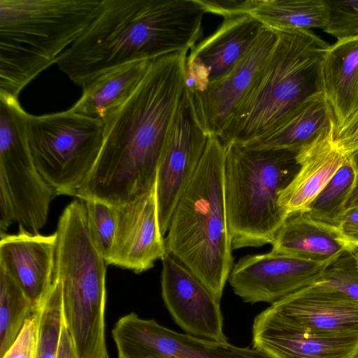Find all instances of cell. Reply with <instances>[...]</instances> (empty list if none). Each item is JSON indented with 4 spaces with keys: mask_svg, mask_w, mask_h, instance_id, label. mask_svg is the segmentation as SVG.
Segmentation results:
<instances>
[{
    "mask_svg": "<svg viewBox=\"0 0 358 358\" xmlns=\"http://www.w3.org/2000/svg\"><path fill=\"white\" fill-rule=\"evenodd\" d=\"M187 52L151 61L131 96L103 121L101 150L75 197L118 206L156 184L169 125L186 94Z\"/></svg>",
    "mask_w": 358,
    "mask_h": 358,
    "instance_id": "1",
    "label": "cell"
},
{
    "mask_svg": "<svg viewBox=\"0 0 358 358\" xmlns=\"http://www.w3.org/2000/svg\"><path fill=\"white\" fill-rule=\"evenodd\" d=\"M207 13L198 0H102L95 18L56 60L82 86L125 64L193 48Z\"/></svg>",
    "mask_w": 358,
    "mask_h": 358,
    "instance_id": "2",
    "label": "cell"
},
{
    "mask_svg": "<svg viewBox=\"0 0 358 358\" xmlns=\"http://www.w3.org/2000/svg\"><path fill=\"white\" fill-rule=\"evenodd\" d=\"M225 146L208 136L199 164L172 215L167 252L220 301L234 266L224 198Z\"/></svg>",
    "mask_w": 358,
    "mask_h": 358,
    "instance_id": "3",
    "label": "cell"
},
{
    "mask_svg": "<svg viewBox=\"0 0 358 358\" xmlns=\"http://www.w3.org/2000/svg\"><path fill=\"white\" fill-rule=\"evenodd\" d=\"M275 31L267 59L220 137L224 145H246L269 135L322 93L321 62L329 45L310 29Z\"/></svg>",
    "mask_w": 358,
    "mask_h": 358,
    "instance_id": "4",
    "label": "cell"
},
{
    "mask_svg": "<svg viewBox=\"0 0 358 358\" xmlns=\"http://www.w3.org/2000/svg\"><path fill=\"white\" fill-rule=\"evenodd\" d=\"M102 0H0V93L17 97L86 30Z\"/></svg>",
    "mask_w": 358,
    "mask_h": 358,
    "instance_id": "5",
    "label": "cell"
},
{
    "mask_svg": "<svg viewBox=\"0 0 358 358\" xmlns=\"http://www.w3.org/2000/svg\"><path fill=\"white\" fill-rule=\"evenodd\" d=\"M55 276L62 284L64 323L77 358H103L106 262L90 238L85 202L71 201L57 224Z\"/></svg>",
    "mask_w": 358,
    "mask_h": 358,
    "instance_id": "6",
    "label": "cell"
},
{
    "mask_svg": "<svg viewBox=\"0 0 358 358\" xmlns=\"http://www.w3.org/2000/svg\"><path fill=\"white\" fill-rule=\"evenodd\" d=\"M224 146V198L232 249L271 243L288 216L278 200L299 169L298 152Z\"/></svg>",
    "mask_w": 358,
    "mask_h": 358,
    "instance_id": "7",
    "label": "cell"
},
{
    "mask_svg": "<svg viewBox=\"0 0 358 358\" xmlns=\"http://www.w3.org/2000/svg\"><path fill=\"white\" fill-rule=\"evenodd\" d=\"M104 122L71 108L28 115L31 152L41 176L57 194L73 196L94 166L103 143Z\"/></svg>",
    "mask_w": 358,
    "mask_h": 358,
    "instance_id": "8",
    "label": "cell"
},
{
    "mask_svg": "<svg viewBox=\"0 0 358 358\" xmlns=\"http://www.w3.org/2000/svg\"><path fill=\"white\" fill-rule=\"evenodd\" d=\"M28 115L17 97L0 93V199L10 203L19 227L36 234L47 222L56 193L35 165Z\"/></svg>",
    "mask_w": 358,
    "mask_h": 358,
    "instance_id": "9",
    "label": "cell"
},
{
    "mask_svg": "<svg viewBox=\"0 0 358 358\" xmlns=\"http://www.w3.org/2000/svg\"><path fill=\"white\" fill-rule=\"evenodd\" d=\"M118 358H271L263 352L180 334L131 313L112 329Z\"/></svg>",
    "mask_w": 358,
    "mask_h": 358,
    "instance_id": "10",
    "label": "cell"
},
{
    "mask_svg": "<svg viewBox=\"0 0 358 358\" xmlns=\"http://www.w3.org/2000/svg\"><path fill=\"white\" fill-rule=\"evenodd\" d=\"M207 141L208 136L191 116L185 94L169 125L157 167L158 215L164 236L177 203L199 164Z\"/></svg>",
    "mask_w": 358,
    "mask_h": 358,
    "instance_id": "11",
    "label": "cell"
},
{
    "mask_svg": "<svg viewBox=\"0 0 358 358\" xmlns=\"http://www.w3.org/2000/svg\"><path fill=\"white\" fill-rule=\"evenodd\" d=\"M331 263H315L273 252L246 255L228 278L235 294L250 303L275 301L315 283Z\"/></svg>",
    "mask_w": 358,
    "mask_h": 358,
    "instance_id": "12",
    "label": "cell"
},
{
    "mask_svg": "<svg viewBox=\"0 0 358 358\" xmlns=\"http://www.w3.org/2000/svg\"><path fill=\"white\" fill-rule=\"evenodd\" d=\"M276 38V32L265 27L255 45L229 74L200 92L186 91L191 116L208 136L220 138L223 134L262 69Z\"/></svg>",
    "mask_w": 358,
    "mask_h": 358,
    "instance_id": "13",
    "label": "cell"
},
{
    "mask_svg": "<svg viewBox=\"0 0 358 358\" xmlns=\"http://www.w3.org/2000/svg\"><path fill=\"white\" fill-rule=\"evenodd\" d=\"M162 296L176 323L186 334L226 342L218 300L193 273L172 255L161 259Z\"/></svg>",
    "mask_w": 358,
    "mask_h": 358,
    "instance_id": "14",
    "label": "cell"
},
{
    "mask_svg": "<svg viewBox=\"0 0 358 358\" xmlns=\"http://www.w3.org/2000/svg\"><path fill=\"white\" fill-rule=\"evenodd\" d=\"M264 28L248 15L224 18L220 27L192 48L187 57V92H200L229 74L253 48Z\"/></svg>",
    "mask_w": 358,
    "mask_h": 358,
    "instance_id": "15",
    "label": "cell"
},
{
    "mask_svg": "<svg viewBox=\"0 0 358 358\" xmlns=\"http://www.w3.org/2000/svg\"><path fill=\"white\" fill-rule=\"evenodd\" d=\"M264 312L308 332L327 336H358V301L317 284L276 301Z\"/></svg>",
    "mask_w": 358,
    "mask_h": 358,
    "instance_id": "16",
    "label": "cell"
},
{
    "mask_svg": "<svg viewBox=\"0 0 358 358\" xmlns=\"http://www.w3.org/2000/svg\"><path fill=\"white\" fill-rule=\"evenodd\" d=\"M116 231L107 264L140 273L167 253L158 215L156 184L134 201L115 206Z\"/></svg>",
    "mask_w": 358,
    "mask_h": 358,
    "instance_id": "17",
    "label": "cell"
},
{
    "mask_svg": "<svg viewBox=\"0 0 358 358\" xmlns=\"http://www.w3.org/2000/svg\"><path fill=\"white\" fill-rule=\"evenodd\" d=\"M57 235H41L19 227L16 234L1 233L0 267L19 285L36 310L55 279Z\"/></svg>",
    "mask_w": 358,
    "mask_h": 358,
    "instance_id": "18",
    "label": "cell"
},
{
    "mask_svg": "<svg viewBox=\"0 0 358 358\" xmlns=\"http://www.w3.org/2000/svg\"><path fill=\"white\" fill-rule=\"evenodd\" d=\"M252 348L271 358H356L358 336L318 335L264 311L252 324Z\"/></svg>",
    "mask_w": 358,
    "mask_h": 358,
    "instance_id": "19",
    "label": "cell"
},
{
    "mask_svg": "<svg viewBox=\"0 0 358 358\" xmlns=\"http://www.w3.org/2000/svg\"><path fill=\"white\" fill-rule=\"evenodd\" d=\"M207 13L223 18L248 15L274 31L324 28V0H199Z\"/></svg>",
    "mask_w": 358,
    "mask_h": 358,
    "instance_id": "20",
    "label": "cell"
},
{
    "mask_svg": "<svg viewBox=\"0 0 358 358\" xmlns=\"http://www.w3.org/2000/svg\"><path fill=\"white\" fill-rule=\"evenodd\" d=\"M336 131V127L298 152L299 169L278 200L287 215L306 212L345 160L334 143Z\"/></svg>",
    "mask_w": 358,
    "mask_h": 358,
    "instance_id": "21",
    "label": "cell"
},
{
    "mask_svg": "<svg viewBox=\"0 0 358 358\" xmlns=\"http://www.w3.org/2000/svg\"><path fill=\"white\" fill-rule=\"evenodd\" d=\"M271 244L273 252L320 264L332 263L346 252H356L336 226L302 211L288 215Z\"/></svg>",
    "mask_w": 358,
    "mask_h": 358,
    "instance_id": "22",
    "label": "cell"
},
{
    "mask_svg": "<svg viewBox=\"0 0 358 358\" xmlns=\"http://www.w3.org/2000/svg\"><path fill=\"white\" fill-rule=\"evenodd\" d=\"M321 84L339 131L358 113V37L327 48L321 62Z\"/></svg>",
    "mask_w": 358,
    "mask_h": 358,
    "instance_id": "23",
    "label": "cell"
},
{
    "mask_svg": "<svg viewBox=\"0 0 358 358\" xmlns=\"http://www.w3.org/2000/svg\"><path fill=\"white\" fill-rule=\"evenodd\" d=\"M150 62H134L96 76L82 85V95L71 109L78 114L104 121L131 96Z\"/></svg>",
    "mask_w": 358,
    "mask_h": 358,
    "instance_id": "24",
    "label": "cell"
},
{
    "mask_svg": "<svg viewBox=\"0 0 358 358\" xmlns=\"http://www.w3.org/2000/svg\"><path fill=\"white\" fill-rule=\"evenodd\" d=\"M335 127L333 111L322 93L305 102L273 132L245 146L299 152Z\"/></svg>",
    "mask_w": 358,
    "mask_h": 358,
    "instance_id": "25",
    "label": "cell"
},
{
    "mask_svg": "<svg viewBox=\"0 0 358 358\" xmlns=\"http://www.w3.org/2000/svg\"><path fill=\"white\" fill-rule=\"evenodd\" d=\"M35 310L19 285L0 267V358Z\"/></svg>",
    "mask_w": 358,
    "mask_h": 358,
    "instance_id": "26",
    "label": "cell"
},
{
    "mask_svg": "<svg viewBox=\"0 0 358 358\" xmlns=\"http://www.w3.org/2000/svg\"><path fill=\"white\" fill-rule=\"evenodd\" d=\"M357 171L345 158L342 166L316 196L306 211L313 218L338 226L347 210Z\"/></svg>",
    "mask_w": 358,
    "mask_h": 358,
    "instance_id": "27",
    "label": "cell"
},
{
    "mask_svg": "<svg viewBox=\"0 0 358 358\" xmlns=\"http://www.w3.org/2000/svg\"><path fill=\"white\" fill-rule=\"evenodd\" d=\"M38 310V338L36 358H59L64 327L62 289L55 276L54 283Z\"/></svg>",
    "mask_w": 358,
    "mask_h": 358,
    "instance_id": "28",
    "label": "cell"
},
{
    "mask_svg": "<svg viewBox=\"0 0 358 358\" xmlns=\"http://www.w3.org/2000/svg\"><path fill=\"white\" fill-rule=\"evenodd\" d=\"M88 232L93 245L105 259L108 260L116 231L114 206L100 201L85 200Z\"/></svg>",
    "mask_w": 358,
    "mask_h": 358,
    "instance_id": "29",
    "label": "cell"
},
{
    "mask_svg": "<svg viewBox=\"0 0 358 358\" xmlns=\"http://www.w3.org/2000/svg\"><path fill=\"white\" fill-rule=\"evenodd\" d=\"M314 284L338 290L358 301V266L355 252H346L333 262Z\"/></svg>",
    "mask_w": 358,
    "mask_h": 358,
    "instance_id": "30",
    "label": "cell"
},
{
    "mask_svg": "<svg viewBox=\"0 0 358 358\" xmlns=\"http://www.w3.org/2000/svg\"><path fill=\"white\" fill-rule=\"evenodd\" d=\"M324 31L338 40L358 37V0L326 1Z\"/></svg>",
    "mask_w": 358,
    "mask_h": 358,
    "instance_id": "31",
    "label": "cell"
},
{
    "mask_svg": "<svg viewBox=\"0 0 358 358\" xmlns=\"http://www.w3.org/2000/svg\"><path fill=\"white\" fill-rule=\"evenodd\" d=\"M38 320L37 309L25 320L15 340L1 358H36Z\"/></svg>",
    "mask_w": 358,
    "mask_h": 358,
    "instance_id": "32",
    "label": "cell"
},
{
    "mask_svg": "<svg viewBox=\"0 0 358 358\" xmlns=\"http://www.w3.org/2000/svg\"><path fill=\"white\" fill-rule=\"evenodd\" d=\"M334 143L358 172V113L342 129L336 131Z\"/></svg>",
    "mask_w": 358,
    "mask_h": 358,
    "instance_id": "33",
    "label": "cell"
},
{
    "mask_svg": "<svg viewBox=\"0 0 358 358\" xmlns=\"http://www.w3.org/2000/svg\"><path fill=\"white\" fill-rule=\"evenodd\" d=\"M337 227L345 241L357 251L358 250V207L348 208Z\"/></svg>",
    "mask_w": 358,
    "mask_h": 358,
    "instance_id": "34",
    "label": "cell"
},
{
    "mask_svg": "<svg viewBox=\"0 0 358 358\" xmlns=\"http://www.w3.org/2000/svg\"><path fill=\"white\" fill-rule=\"evenodd\" d=\"M59 358H76L70 335L64 323L59 345Z\"/></svg>",
    "mask_w": 358,
    "mask_h": 358,
    "instance_id": "35",
    "label": "cell"
},
{
    "mask_svg": "<svg viewBox=\"0 0 358 358\" xmlns=\"http://www.w3.org/2000/svg\"><path fill=\"white\" fill-rule=\"evenodd\" d=\"M358 207V172L357 173L355 184L347 203V209Z\"/></svg>",
    "mask_w": 358,
    "mask_h": 358,
    "instance_id": "36",
    "label": "cell"
},
{
    "mask_svg": "<svg viewBox=\"0 0 358 358\" xmlns=\"http://www.w3.org/2000/svg\"><path fill=\"white\" fill-rule=\"evenodd\" d=\"M355 255L356 262H357V264L358 266V250L355 252Z\"/></svg>",
    "mask_w": 358,
    "mask_h": 358,
    "instance_id": "37",
    "label": "cell"
},
{
    "mask_svg": "<svg viewBox=\"0 0 358 358\" xmlns=\"http://www.w3.org/2000/svg\"><path fill=\"white\" fill-rule=\"evenodd\" d=\"M356 358H358V352H357V354Z\"/></svg>",
    "mask_w": 358,
    "mask_h": 358,
    "instance_id": "38",
    "label": "cell"
},
{
    "mask_svg": "<svg viewBox=\"0 0 358 358\" xmlns=\"http://www.w3.org/2000/svg\"><path fill=\"white\" fill-rule=\"evenodd\" d=\"M108 358H109V357H108Z\"/></svg>",
    "mask_w": 358,
    "mask_h": 358,
    "instance_id": "39",
    "label": "cell"
}]
</instances>
